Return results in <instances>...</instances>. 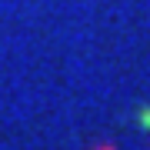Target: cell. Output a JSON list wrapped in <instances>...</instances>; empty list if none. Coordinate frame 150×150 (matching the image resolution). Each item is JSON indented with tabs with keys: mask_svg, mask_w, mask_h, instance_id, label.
Segmentation results:
<instances>
[{
	"mask_svg": "<svg viewBox=\"0 0 150 150\" xmlns=\"http://www.w3.org/2000/svg\"><path fill=\"white\" fill-rule=\"evenodd\" d=\"M137 123H140L144 130H150V107H140V110H137Z\"/></svg>",
	"mask_w": 150,
	"mask_h": 150,
	"instance_id": "obj_1",
	"label": "cell"
}]
</instances>
